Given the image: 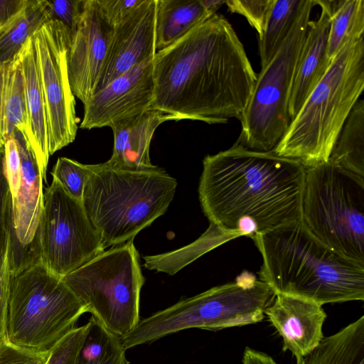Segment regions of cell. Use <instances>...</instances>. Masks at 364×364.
<instances>
[{"mask_svg":"<svg viewBox=\"0 0 364 364\" xmlns=\"http://www.w3.org/2000/svg\"><path fill=\"white\" fill-rule=\"evenodd\" d=\"M151 109L178 120H241L257 74L235 29L215 14L153 59Z\"/></svg>","mask_w":364,"mask_h":364,"instance_id":"6da1fadb","label":"cell"},{"mask_svg":"<svg viewBox=\"0 0 364 364\" xmlns=\"http://www.w3.org/2000/svg\"><path fill=\"white\" fill-rule=\"evenodd\" d=\"M305 173L296 160L235 143L204 158L198 198L211 225L252 239L301 221Z\"/></svg>","mask_w":364,"mask_h":364,"instance_id":"7a4b0ae2","label":"cell"},{"mask_svg":"<svg viewBox=\"0 0 364 364\" xmlns=\"http://www.w3.org/2000/svg\"><path fill=\"white\" fill-rule=\"evenodd\" d=\"M252 240L262 257L259 279L274 295L301 297L321 305L364 300V265L324 245L301 221Z\"/></svg>","mask_w":364,"mask_h":364,"instance_id":"3957f363","label":"cell"},{"mask_svg":"<svg viewBox=\"0 0 364 364\" xmlns=\"http://www.w3.org/2000/svg\"><path fill=\"white\" fill-rule=\"evenodd\" d=\"M364 89V38L334 57L273 149L309 167L328 161L338 136Z\"/></svg>","mask_w":364,"mask_h":364,"instance_id":"277c9868","label":"cell"},{"mask_svg":"<svg viewBox=\"0 0 364 364\" xmlns=\"http://www.w3.org/2000/svg\"><path fill=\"white\" fill-rule=\"evenodd\" d=\"M90 168L82 203L105 249L134 240L164 215L177 187L176 180L158 166L133 172L105 162Z\"/></svg>","mask_w":364,"mask_h":364,"instance_id":"5b68a950","label":"cell"},{"mask_svg":"<svg viewBox=\"0 0 364 364\" xmlns=\"http://www.w3.org/2000/svg\"><path fill=\"white\" fill-rule=\"evenodd\" d=\"M274 294L252 273L243 272L235 282L214 287L141 319L120 338L127 350L189 328L218 331L261 321Z\"/></svg>","mask_w":364,"mask_h":364,"instance_id":"8992f818","label":"cell"},{"mask_svg":"<svg viewBox=\"0 0 364 364\" xmlns=\"http://www.w3.org/2000/svg\"><path fill=\"white\" fill-rule=\"evenodd\" d=\"M87 313L62 277L37 263L11 272L6 310V341L49 352Z\"/></svg>","mask_w":364,"mask_h":364,"instance_id":"52a82bcc","label":"cell"},{"mask_svg":"<svg viewBox=\"0 0 364 364\" xmlns=\"http://www.w3.org/2000/svg\"><path fill=\"white\" fill-rule=\"evenodd\" d=\"M301 222L331 250L364 265V178L329 160L306 167Z\"/></svg>","mask_w":364,"mask_h":364,"instance_id":"ba28073f","label":"cell"},{"mask_svg":"<svg viewBox=\"0 0 364 364\" xmlns=\"http://www.w3.org/2000/svg\"><path fill=\"white\" fill-rule=\"evenodd\" d=\"M86 311L122 338L139 322L145 282L133 240L112 247L62 277Z\"/></svg>","mask_w":364,"mask_h":364,"instance_id":"9c48e42d","label":"cell"},{"mask_svg":"<svg viewBox=\"0 0 364 364\" xmlns=\"http://www.w3.org/2000/svg\"><path fill=\"white\" fill-rule=\"evenodd\" d=\"M315 6V0H304L288 36L257 75L235 143L251 150L269 151L287 132L291 123L289 102L296 67Z\"/></svg>","mask_w":364,"mask_h":364,"instance_id":"30bf717a","label":"cell"},{"mask_svg":"<svg viewBox=\"0 0 364 364\" xmlns=\"http://www.w3.org/2000/svg\"><path fill=\"white\" fill-rule=\"evenodd\" d=\"M4 168L11 199L8 258L11 272L41 263L40 228L43 177L25 135L16 129L4 146Z\"/></svg>","mask_w":364,"mask_h":364,"instance_id":"8fae6325","label":"cell"},{"mask_svg":"<svg viewBox=\"0 0 364 364\" xmlns=\"http://www.w3.org/2000/svg\"><path fill=\"white\" fill-rule=\"evenodd\" d=\"M41 263L60 277L105 251L82 203L55 181L43 193L40 228Z\"/></svg>","mask_w":364,"mask_h":364,"instance_id":"7c38bea8","label":"cell"},{"mask_svg":"<svg viewBox=\"0 0 364 364\" xmlns=\"http://www.w3.org/2000/svg\"><path fill=\"white\" fill-rule=\"evenodd\" d=\"M48 130L50 156L72 143L77 125L68 71L69 31L51 19L33 35Z\"/></svg>","mask_w":364,"mask_h":364,"instance_id":"4fadbf2b","label":"cell"},{"mask_svg":"<svg viewBox=\"0 0 364 364\" xmlns=\"http://www.w3.org/2000/svg\"><path fill=\"white\" fill-rule=\"evenodd\" d=\"M153 59L119 76L85 104L80 127L92 129L114 124L151 109L154 100Z\"/></svg>","mask_w":364,"mask_h":364,"instance_id":"5bb4252c","label":"cell"},{"mask_svg":"<svg viewBox=\"0 0 364 364\" xmlns=\"http://www.w3.org/2000/svg\"><path fill=\"white\" fill-rule=\"evenodd\" d=\"M113 31L97 0H85L77 30L68 53V71L72 92L83 105L93 95Z\"/></svg>","mask_w":364,"mask_h":364,"instance_id":"9a60e30c","label":"cell"},{"mask_svg":"<svg viewBox=\"0 0 364 364\" xmlns=\"http://www.w3.org/2000/svg\"><path fill=\"white\" fill-rule=\"evenodd\" d=\"M156 0H141L113 26L107 54L94 94L134 66L154 59L156 53Z\"/></svg>","mask_w":364,"mask_h":364,"instance_id":"2e32d148","label":"cell"},{"mask_svg":"<svg viewBox=\"0 0 364 364\" xmlns=\"http://www.w3.org/2000/svg\"><path fill=\"white\" fill-rule=\"evenodd\" d=\"M265 308L272 325L282 338L283 350L298 360L312 351L323 338L326 318L322 305L301 297L277 294Z\"/></svg>","mask_w":364,"mask_h":364,"instance_id":"e0dca14e","label":"cell"},{"mask_svg":"<svg viewBox=\"0 0 364 364\" xmlns=\"http://www.w3.org/2000/svg\"><path fill=\"white\" fill-rule=\"evenodd\" d=\"M315 4L320 6L321 13L316 20L309 21L296 67L289 102L291 122L331 63L326 58L331 14L326 0H315Z\"/></svg>","mask_w":364,"mask_h":364,"instance_id":"ac0fdd59","label":"cell"},{"mask_svg":"<svg viewBox=\"0 0 364 364\" xmlns=\"http://www.w3.org/2000/svg\"><path fill=\"white\" fill-rule=\"evenodd\" d=\"M178 119L151 109L119 122L110 128L114 134L113 152L106 161L112 168L126 171H146L156 168L149 156L151 141L157 127L166 121Z\"/></svg>","mask_w":364,"mask_h":364,"instance_id":"d6986e66","label":"cell"},{"mask_svg":"<svg viewBox=\"0 0 364 364\" xmlns=\"http://www.w3.org/2000/svg\"><path fill=\"white\" fill-rule=\"evenodd\" d=\"M17 55L24 80L28 117L26 139L36 159L42 177L46 181L50 157L48 122L33 36L25 43Z\"/></svg>","mask_w":364,"mask_h":364,"instance_id":"ffe728a7","label":"cell"},{"mask_svg":"<svg viewBox=\"0 0 364 364\" xmlns=\"http://www.w3.org/2000/svg\"><path fill=\"white\" fill-rule=\"evenodd\" d=\"M16 129L26 137L24 80L18 55L12 61L0 63V148Z\"/></svg>","mask_w":364,"mask_h":364,"instance_id":"44dd1931","label":"cell"},{"mask_svg":"<svg viewBox=\"0 0 364 364\" xmlns=\"http://www.w3.org/2000/svg\"><path fill=\"white\" fill-rule=\"evenodd\" d=\"M210 16L201 0H156V53L178 41Z\"/></svg>","mask_w":364,"mask_h":364,"instance_id":"7402d4cb","label":"cell"},{"mask_svg":"<svg viewBox=\"0 0 364 364\" xmlns=\"http://www.w3.org/2000/svg\"><path fill=\"white\" fill-rule=\"evenodd\" d=\"M296 364H364V316L323 337L309 354Z\"/></svg>","mask_w":364,"mask_h":364,"instance_id":"603a6c76","label":"cell"},{"mask_svg":"<svg viewBox=\"0 0 364 364\" xmlns=\"http://www.w3.org/2000/svg\"><path fill=\"white\" fill-rule=\"evenodd\" d=\"M51 19L48 0H27L22 9L0 28V63L12 61L28 38Z\"/></svg>","mask_w":364,"mask_h":364,"instance_id":"cb8c5ba5","label":"cell"},{"mask_svg":"<svg viewBox=\"0 0 364 364\" xmlns=\"http://www.w3.org/2000/svg\"><path fill=\"white\" fill-rule=\"evenodd\" d=\"M330 161L364 178V101L358 100L333 146Z\"/></svg>","mask_w":364,"mask_h":364,"instance_id":"d4e9b609","label":"cell"},{"mask_svg":"<svg viewBox=\"0 0 364 364\" xmlns=\"http://www.w3.org/2000/svg\"><path fill=\"white\" fill-rule=\"evenodd\" d=\"M331 14L326 58L331 63L343 47L364 34L363 0H326Z\"/></svg>","mask_w":364,"mask_h":364,"instance_id":"484cf974","label":"cell"},{"mask_svg":"<svg viewBox=\"0 0 364 364\" xmlns=\"http://www.w3.org/2000/svg\"><path fill=\"white\" fill-rule=\"evenodd\" d=\"M304 0H274L264 31L258 38L261 68L277 53L288 36Z\"/></svg>","mask_w":364,"mask_h":364,"instance_id":"4316f807","label":"cell"},{"mask_svg":"<svg viewBox=\"0 0 364 364\" xmlns=\"http://www.w3.org/2000/svg\"><path fill=\"white\" fill-rule=\"evenodd\" d=\"M76 364H129L120 338L108 331L93 316Z\"/></svg>","mask_w":364,"mask_h":364,"instance_id":"83f0119b","label":"cell"},{"mask_svg":"<svg viewBox=\"0 0 364 364\" xmlns=\"http://www.w3.org/2000/svg\"><path fill=\"white\" fill-rule=\"evenodd\" d=\"M90 173V164H82L66 157H59L51 171L53 181L57 182L69 196L80 202H82Z\"/></svg>","mask_w":364,"mask_h":364,"instance_id":"f1b7e54d","label":"cell"},{"mask_svg":"<svg viewBox=\"0 0 364 364\" xmlns=\"http://www.w3.org/2000/svg\"><path fill=\"white\" fill-rule=\"evenodd\" d=\"M11 220V199L5 173L4 151L0 148V270L8 255Z\"/></svg>","mask_w":364,"mask_h":364,"instance_id":"f546056e","label":"cell"},{"mask_svg":"<svg viewBox=\"0 0 364 364\" xmlns=\"http://www.w3.org/2000/svg\"><path fill=\"white\" fill-rule=\"evenodd\" d=\"M88 331V323L75 327L50 350L46 364H76Z\"/></svg>","mask_w":364,"mask_h":364,"instance_id":"4dcf8cb0","label":"cell"},{"mask_svg":"<svg viewBox=\"0 0 364 364\" xmlns=\"http://www.w3.org/2000/svg\"><path fill=\"white\" fill-rule=\"evenodd\" d=\"M273 3L274 0H225V4L231 13L245 16L260 38L264 31Z\"/></svg>","mask_w":364,"mask_h":364,"instance_id":"1f68e13d","label":"cell"},{"mask_svg":"<svg viewBox=\"0 0 364 364\" xmlns=\"http://www.w3.org/2000/svg\"><path fill=\"white\" fill-rule=\"evenodd\" d=\"M52 19L61 23L71 38L75 33L82 14L85 0H48Z\"/></svg>","mask_w":364,"mask_h":364,"instance_id":"d6a6232c","label":"cell"},{"mask_svg":"<svg viewBox=\"0 0 364 364\" xmlns=\"http://www.w3.org/2000/svg\"><path fill=\"white\" fill-rule=\"evenodd\" d=\"M49 352L28 350L6 341L0 347V364H46Z\"/></svg>","mask_w":364,"mask_h":364,"instance_id":"836d02e7","label":"cell"},{"mask_svg":"<svg viewBox=\"0 0 364 364\" xmlns=\"http://www.w3.org/2000/svg\"><path fill=\"white\" fill-rule=\"evenodd\" d=\"M108 22L114 26L122 21L141 0H97Z\"/></svg>","mask_w":364,"mask_h":364,"instance_id":"e575fe53","label":"cell"},{"mask_svg":"<svg viewBox=\"0 0 364 364\" xmlns=\"http://www.w3.org/2000/svg\"><path fill=\"white\" fill-rule=\"evenodd\" d=\"M9 275L10 267L7 255L4 265L0 270V347L6 341V310Z\"/></svg>","mask_w":364,"mask_h":364,"instance_id":"d590c367","label":"cell"},{"mask_svg":"<svg viewBox=\"0 0 364 364\" xmlns=\"http://www.w3.org/2000/svg\"><path fill=\"white\" fill-rule=\"evenodd\" d=\"M26 1L27 0H0V28L22 9Z\"/></svg>","mask_w":364,"mask_h":364,"instance_id":"8d00e7d4","label":"cell"},{"mask_svg":"<svg viewBox=\"0 0 364 364\" xmlns=\"http://www.w3.org/2000/svg\"><path fill=\"white\" fill-rule=\"evenodd\" d=\"M242 364H278L265 353L246 347L242 356Z\"/></svg>","mask_w":364,"mask_h":364,"instance_id":"74e56055","label":"cell"},{"mask_svg":"<svg viewBox=\"0 0 364 364\" xmlns=\"http://www.w3.org/2000/svg\"><path fill=\"white\" fill-rule=\"evenodd\" d=\"M201 2L207 12L213 16L225 4V0H201Z\"/></svg>","mask_w":364,"mask_h":364,"instance_id":"f35d334b","label":"cell"}]
</instances>
